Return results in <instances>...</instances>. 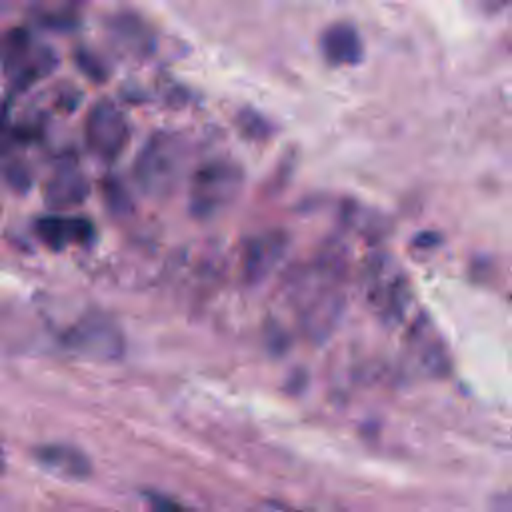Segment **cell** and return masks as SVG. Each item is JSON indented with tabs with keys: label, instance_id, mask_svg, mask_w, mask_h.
I'll use <instances>...</instances> for the list:
<instances>
[{
	"label": "cell",
	"instance_id": "cell-1",
	"mask_svg": "<svg viewBox=\"0 0 512 512\" xmlns=\"http://www.w3.org/2000/svg\"><path fill=\"white\" fill-rule=\"evenodd\" d=\"M188 154L174 132H154L136 154L132 176L140 192L150 198L170 196L182 180Z\"/></svg>",
	"mask_w": 512,
	"mask_h": 512
},
{
	"label": "cell",
	"instance_id": "cell-2",
	"mask_svg": "<svg viewBox=\"0 0 512 512\" xmlns=\"http://www.w3.org/2000/svg\"><path fill=\"white\" fill-rule=\"evenodd\" d=\"M244 184V174L232 160H208L190 178L188 208L194 218H212L234 204Z\"/></svg>",
	"mask_w": 512,
	"mask_h": 512
},
{
	"label": "cell",
	"instance_id": "cell-3",
	"mask_svg": "<svg viewBox=\"0 0 512 512\" xmlns=\"http://www.w3.org/2000/svg\"><path fill=\"white\" fill-rule=\"evenodd\" d=\"M0 64L16 90H26L48 76L58 58L54 50L24 28H12L0 40Z\"/></svg>",
	"mask_w": 512,
	"mask_h": 512
},
{
	"label": "cell",
	"instance_id": "cell-4",
	"mask_svg": "<svg viewBox=\"0 0 512 512\" xmlns=\"http://www.w3.org/2000/svg\"><path fill=\"white\" fill-rule=\"evenodd\" d=\"M298 310H300V322L304 332L310 338H326L340 318V312L344 308V296L342 286L338 282V276L334 268H316L312 270L310 278L304 280L302 288L298 290Z\"/></svg>",
	"mask_w": 512,
	"mask_h": 512
},
{
	"label": "cell",
	"instance_id": "cell-5",
	"mask_svg": "<svg viewBox=\"0 0 512 512\" xmlns=\"http://www.w3.org/2000/svg\"><path fill=\"white\" fill-rule=\"evenodd\" d=\"M362 286L368 306L382 322L394 324L404 318L412 292L402 266H398L388 254L370 258Z\"/></svg>",
	"mask_w": 512,
	"mask_h": 512
},
{
	"label": "cell",
	"instance_id": "cell-6",
	"mask_svg": "<svg viewBox=\"0 0 512 512\" xmlns=\"http://www.w3.org/2000/svg\"><path fill=\"white\" fill-rule=\"evenodd\" d=\"M84 138L88 150L104 160H116L128 144L130 128L124 112L108 98L94 102L86 114Z\"/></svg>",
	"mask_w": 512,
	"mask_h": 512
},
{
	"label": "cell",
	"instance_id": "cell-7",
	"mask_svg": "<svg viewBox=\"0 0 512 512\" xmlns=\"http://www.w3.org/2000/svg\"><path fill=\"white\" fill-rule=\"evenodd\" d=\"M64 342L70 350L98 360H114L124 352V336L120 328L100 314L80 318L66 332Z\"/></svg>",
	"mask_w": 512,
	"mask_h": 512
},
{
	"label": "cell",
	"instance_id": "cell-8",
	"mask_svg": "<svg viewBox=\"0 0 512 512\" xmlns=\"http://www.w3.org/2000/svg\"><path fill=\"white\" fill-rule=\"evenodd\" d=\"M288 250V236L282 230H268L250 238L242 252V274L248 284H260L278 268Z\"/></svg>",
	"mask_w": 512,
	"mask_h": 512
},
{
	"label": "cell",
	"instance_id": "cell-9",
	"mask_svg": "<svg viewBox=\"0 0 512 512\" xmlns=\"http://www.w3.org/2000/svg\"><path fill=\"white\" fill-rule=\"evenodd\" d=\"M34 232L50 250L86 246L94 240L96 230L88 218L70 214H46L34 222Z\"/></svg>",
	"mask_w": 512,
	"mask_h": 512
},
{
	"label": "cell",
	"instance_id": "cell-10",
	"mask_svg": "<svg viewBox=\"0 0 512 512\" xmlns=\"http://www.w3.org/2000/svg\"><path fill=\"white\" fill-rule=\"evenodd\" d=\"M320 50L334 66H354L364 56V42L358 28L350 22H334L320 36Z\"/></svg>",
	"mask_w": 512,
	"mask_h": 512
},
{
	"label": "cell",
	"instance_id": "cell-11",
	"mask_svg": "<svg viewBox=\"0 0 512 512\" xmlns=\"http://www.w3.org/2000/svg\"><path fill=\"white\" fill-rule=\"evenodd\" d=\"M90 184L82 170L74 164H62L50 176L44 188V200L54 210H70L86 200Z\"/></svg>",
	"mask_w": 512,
	"mask_h": 512
},
{
	"label": "cell",
	"instance_id": "cell-12",
	"mask_svg": "<svg viewBox=\"0 0 512 512\" xmlns=\"http://www.w3.org/2000/svg\"><path fill=\"white\" fill-rule=\"evenodd\" d=\"M34 458L44 470L66 480H84L92 472L88 456L70 444H42L34 450Z\"/></svg>",
	"mask_w": 512,
	"mask_h": 512
},
{
	"label": "cell",
	"instance_id": "cell-13",
	"mask_svg": "<svg viewBox=\"0 0 512 512\" xmlns=\"http://www.w3.org/2000/svg\"><path fill=\"white\" fill-rule=\"evenodd\" d=\"M412 338H414V354L418 356L420 366L428 374H434V376L444 374L448 370V354L440 338L434 332H430V328H428V334H422V330L418 328Z\"/></svg>",
	"mask_w": 512,
	"mask_h": 512
},
{
	"label": "cell",
	"instance_id": "cell-14",
	"mask_svg": "<svg viewBox=\"0 0 512 512\" xmlns=\"http://www.w3.org/2000/svg\"><path fill=\"white\" fill-rule=\"evenodd\" d=\"M146 500H148L150 512H190L186 506H182L180 502H176L164 494L150 492V494H146Z\"/></svg>",
	"mask_w": 512,
	"mask_h": 512
},
{
	"label": "cell",
	"instance_id": "cell-15",
	"mask_svg": "<svg viewBox=\"0 0 512 512\" xmlns=\"http://www.w3.org/2000/svg\"><path fill=\"white\" fill-rule=\"evenodd\" d=\"M0 474H2V452H0Z\"/></svg>",
	"mask_w": 512,
	"mask_h": 512
}]
</instances>
